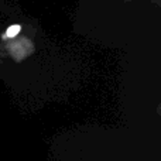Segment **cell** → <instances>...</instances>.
Here are the masks:
<instances>
[{"mask_svg": "<svg viewBox=\"0 0 161 161\" xmlns=\"http://www.w3.org/2000/svg\"><path fill=\"white\" fill-rule=\"evenodd\" d=\"M20 31V25H11V27L7 28V33H6V37H14L17 36Z\"/></svg>", "mask_w": 161, "mask_h": 161, "instance_id": "6da1fadb", "label": "cell"}]
</instances>
